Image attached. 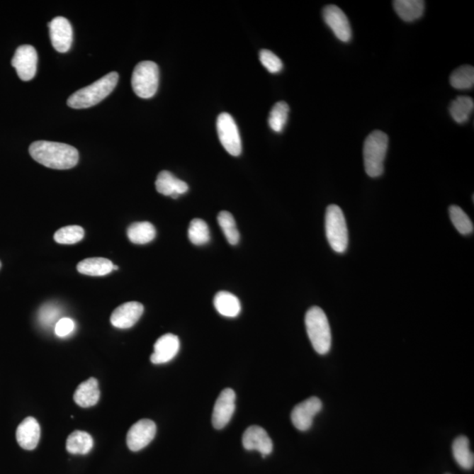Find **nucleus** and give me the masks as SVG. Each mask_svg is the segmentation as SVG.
<instances>
[{"mask_svg": "<svg viewBox=\"0 0 474 474\" xmlns=\"http://www.w3.org/2000/svg\"><path fill=\"white\" fill-rule=\"evenodd\" d=\"M215 310L225 317L234 318L240 314L242 307L240 300L233 293L220 291L216 293L214 299Z\"/></svg>", "mask_w": 474, "mask_h": 474, "instance_id": "nucleus-21", "label": "nucleus"}, {"mask_svg": "<svg viewBox=\"0 0 474 474\" xmlns=\"http://www.w3.org/2000/svg\"><path fill=\"white\" fill-rule=\"evenodd\" d=\"M75 329V322L71 318H61L55 326V333L60 337H65L71 335Z\"/></svg>", "mask_w": 474, "mask_h": 474, "instance_id": "nucleus-35", "label": "nucleus"}, {"mask_svg": "<svg viewBox=\"0 0 474 474\" xmlns=\"http://www.w3.org/2000/svg\"><path fill=\"white\" fill-rule=\"evenodd\" d=\"M1 266H2V264H1V261H0V269H1Z\"/></svg>", "mask_w": 474, "mask_h": 474, "instance_id": "nucleus-37", "label": "nucleus"}, {"mask_svg": "<svg viewBox=\"0 0 474 474\" xmlns=\"http://www.w3.org/2000/svg\"><path fill=\"white\" fill-rule=\"evenodd\" d=\"M218 133L220 143L231 156L238 157L242 153V140L236 121L230 113H222L218 116Z\"/></svg>", "mask_w": 474, "mask_h": 474, "instance_id": "nucleus-7", "label": "nucleus"}, {"mask_svg": "<svg viewBox=\"0 0 474 474\" xmlns=\"http://www.w3.org/2000/svg\"><path fill=\"white\" fill-rule=\"evenodd\" d=\"M62 315L61 308L54 303L44 304L38 312V320L44 327L56 326Z\"/></svg>", "mask_w": 474, "mask_h": 474, "instance_id": "nucleus-33", "label": "nucleus"}, {"mask_svg": "<svg viewBox=\"0 0 474 474\" xmlns=\"http://www.w3.org/2000/svg\"><path fill=\"white\" fill-rule=\"evenodd\" d=\"M474 108L473 99L466 96H459L450 106V113L456 123H468Z\"/></svg>", "mask_w": 474, "mask_h": 474, "instance_id": "nucleus-26", "label": "nucleus"}, {"mask_svg": "<svg viewBox=\"0 0 474 474\" xmlns=\"http://www.w3.org/2000/svg\"><path fill=\"white\" fill-rule=\"evenodd\" d=\"M180 342L174 334H165L158 338L154 345V352L150 356V361L155 365H161L171 361L179 354Z\"/></svg>", "mask_w": 474, "mask_h": 474, "instance_id": "nucleus-16", "label": "nucleus"}, {"mask_svg": "<svg viewBox=\"0 0 474 474\" xmlns=\"http://www.w3.org/2000/svg\"><path fill=\"white\" fill-rule=\"evenodd\" d=\"M145 311V307L137 301H130L120 305L113 312L112 325L115 328L126 329L133 327L139 321Z\"/></svg>", "mask_w": 474, "mask_h": 474, "instance_id": "nucleus-15", "label": "nucleus"}, {"mask_svg": "<svg viewBox=\"0 0 474 474\" xmlns=\"http://www.w3.org/2000/svg\"><path fill=\"white\" fill-rule=\"evenodd\" d=\"M236 393L233 389L226 388L220 393L212 415V424L215 429H222L229 424L236 410Z\"/></svg>", "mask_w": 474, "mask_h": 474, "instance_id": "nucleus-8", "label": "nucleus"}, {"mask_svg": "<svg viewBox=\"0 0 474 474\" xmlns=\"http://www.w3.org/2000/svg\"><path fill=\"white\" fill-rule=\"evenodd\" d=\"M393 5L400 19L407 22L418 20L424 12L425 3L421 0H395Z\"/></svg>", "mask_w": 474, "mask_h": 474, "instance_id": "nucleus-22", "label": "nucleus"}, {"mask_svg": "<svg viewBox=\"0 0 474 474\" xmlns=\"http://www.w3.org/2000/svg\"><path fill=\"white\" fill-rule=\"evenodd\" d=\"M450 83L455 89H472L474 84V69L471 65H463L451 73Z\"/></svg>", "mask_w": 474, "mask_h": 474, "instance_id": "nucleus-27", "label": "nucleus"}, {"mask_svg": "<svg viewBox=\"0 0 474 474\" xmlns=\"http://www.w3.org/2000/svg\"><path fill=\"white\" fill-rule=\"evenodd\" d=\"M47 26L54 49L60 53L67 52L71 49L73 40V30L69 21L60 16L55 18Z\"/></svg>", "mask_w": 474, "mask_h": 474, "instance_id": "nucleus-13", "label": "nucleus"}, {"mask_svg": "<svg viewBox=\"0 0 474 474\" xmlns=\"http://www.w3.org/2000/svg\"><path fill=\"white\" fill-rule=\"evenodd\" d=\"M99 397H101V391H99L98 380L95 378H90L79 385L73 399L79 406L90 407L96 405Z\"/></svg>", "mask_w": 474, "mask_h": 474, "instance_id": "nucleus-19", "label": "nucleus"}, {"mask_svg": "<svg viewBox=\"0 0 474 474\" xmlns=\"http://www.w3.org/2000/svg\"><path fill=\"white\" fill-rule=\"evenodd\" d=\"M156 188L163 196L177 198L186 193L189 190V186L183 180L175 177L171 172L163 171L157 176Z\"/></svg>", "mask_w": 474, "mask_h": 474, "instance_id": "nucleus-18", "label": "nucleus"}, {"mask_svg": "<svg viewBox=\"0 0 474 474\" xmlns=\"http://www.w3.org/2000/svg\"><path fill=\"white\" fill-rule=\"evenodd\" d=\"M323 20L341 42L348 43L351 39V28L346 14L339 7L327 6L322 12Z\"/></svg>", "mask_w": 474, "mask_h": 474, "instance_id": "nucleus-12", "label": "nucleus"}, {"mask_svg": "<svg viewBox=\"0 0 474 474\" xmlns=\"http://www.w3.org/2000/svg\"><path fill=\"white\" fill-rule=\"evenodd\" d=\"M450 218L456 230L462 235H470L473 232V224L469 216L458 205H451L449 208Z\"/></svg>", "mask_w": 474, "mask_h": 474, "instance_id": "nucleus-31", "label": "nucleus"}, {"mask_svg": "<svg viewBox=\"0 0 474 474\" xmlns=\"http://www.w3.org/2000/svg\"><path fill=\"white\" fill-rule=\"evenodd\" d=\"M77 269L79 273L87 276L101 277L112 273L113 264L104 257H91L81 261Z\"/></svg>", "mask_w": 474, "mask_h": 474, "instance_id": "nucleus-20", "label": "nucleus"}, {"mask_svg": "<svg viewBox=\"0 0 474 474\" xmlns=\"http://www.w3.org/2000/svg\"><path fill=\"white\" fill-rule=\"evenodd\" d=\"M94 447V439L87 432L76 431L66 441V449L72 454L86 455Z\"/></svg>", "mask_w": 474, "mask_h": 474, "instance_id": "nucleus-24", "label": "nucleus"}, {"mask_svg": "<svg viewBox=\"0 0 474 474\" xmlns=\"http://www.w3.org/2000/svg\"><path fill=\"white\" fill-rule=\"evenodd\" d=\"M289 106L285 101H279L271 108L269 120V126L274 132L281 133L288 123Z\"/></svg>", "mask_w": 474, "mask_h": 474, "instance_id": "nucleus-29", "label": "nucleus"}, {"mask_svg": "<svg viewBox=\"0 0 474 474\" xmlns=\"http://www.w3.org/2000/svg\"><path fill=\"white\" fill-rule=\"evenodd\" d=\"M157 426L149 419H142L132 426L127 435L128 447L132 451H139L148 446L155 439Z\"/></svg>", "mask_w": 474, "mask_h": 474, "instance_id": "nucleus-11", "label": "nucleus"}, {"mask_svg": "<svg viewBox=\"0 0 474 474\" xmlns=\"http://www.w3.org/2000/svg\"><path fill=\"white\" fill-rule=\"evenodd\" d=\"M218 220L227 241L231 245H237L240 240V234L238 232L233 215L230 212L222 211L219 213Z\"/></svg>", "mask_w": 474, "mask_h": 474, "instance_id": "nucleus-28", "label": "nucleus"}, {"mask_svg": "<svg viewBox=\"0 0 474 474\" xmlns=\"http://www.w3.org/2000/svg\"><path fill=\"white\" fill-rule=\"evenodd\" d=\"M242 446L247 451H257L263 458L273 453V443L269 435L259 426H251L242 436Z\"/></svg>", "mask_w": 474, "mask_h": 474, "instance_id": "nucleus-14", "label": "nucleus"}, {"mask_svg": "<svg viewBox=\"0 0 474 474\" xmlns=\"http://www.w3.org/2000/svg\"><path fill=\"white\" fill-rule=\"evenodd\" d=\"M40 437V427L34 417H28L21 422L16 431L18 444L25 450H35L38 446Z\"/></svg>", "mask_w": 474, "mask_h": 474, "instance_id": "nucleus-17", "label": "nucleus"}, {"mask_svg": "<svg viewBox=\"0 0 474 474\" xmlns=\"http://www.w3.org/2000/svg\"><path fill=\"white\" fill-rule=\"evenodd\" d=\"M84 231L80 226H66L54 235L55 241L60 244H75L83 240Z\"/></svg>", "mask_w": 474, "mask_h": 474, "instance_id": "nucleus-32", "label": "nucleus"}, {"mask_svg": "<svg viewBox=\"0 0 474 474\" xmlns=\"http://www.w3.org/2000/svg\"><path fill=\"white\" fill-rule=\"evenodd\" d=\"M38 56L34 47L22 45L18 47L12 60L19 78L23 81L34 79L38 71Z\"/></svg>", "mask_w": 474, "mask_h": 474, "instance_id": "nucleus-9", "label": "nucleus"}, {"mask_svg": "<svg viewBox=\"0 0 474 474\" xmlns=\"http://www.w3.org/2000/svg\"><path fill=\"white\" fill-rule=\"evenodd\" d=\"M29 153L39 164L56 170H67L79 163L78 149L65 143L38 141L29 147Z\"/></svg>", "mask_w": 474, "mask_h": 474, "instance_id": "nucleus-1", "label": "nucleus"}, {"mask_svg": "<svg viewBox=\"0 0 474 474\" xmlns=\"http://www.w3.org/2000/svg\"><path fill=\"white\" fill-rule=\"evenodd\" d=\"M322 409L321 400L311 397L298 404L292 411L291 420L293 426L300 431H307L313 425L314 418Z\"/></svg>", "mask_w": 474, "mask_h": 474, "instance_id": "nucleus-10", "label": "nucleus"}, {"mask_svg": "<svg viewBox=\"0 0 474 474\" xmlns=\"http://www.w3.org/2000/svg\"><path fill=\"white\" fill-rule=\"evenodd\" d=\"M308 338L314 350L320 355L328 354L332 348V330L325 311L319 307H311L305 317Z\"/></svg>", "mask_w": 474, "mask_h": 474, "instance_id": "nucleus-3", "label": "nucleus"}, {"mask_svg": "<svg viewBox=\"0 0 474 474\" xmlns=\"http://www.w3.org/2000/svg\"><path fill=\"white\" fill-rule=\"evenodd\" d=\"M128 237L135 244H146L156 237V229L149 222H135L128 227Z\"/></svg>", "mask_w": 474, "mask_h": 474, "instance_id": "nucleus-23", "label": "nucleus"}, {"mask_svg": "<svg viewBox=\"0 0 474 474\" xmlns=\"http://www.w3.org/2000/svg\"><path fill=\"white\" fill-rule=\"evenodd\" d=\"M326 236L333 251L344 253L349 244L346 220L342 209L337 205L327 208L325 215Z\"/></svg>", "mask_w": 474, "mask_h": 474, "instance_id": "nucleus-5", "label": "nucleus"}, {"mask_svg": "<svg viewBox=\"0 0 474 474\" xmlns=\"http://www.w3.org/2000/svg\"><path fill=\"white\" fill-rule=\"evenodd\" d=\"M118 269H119V267L116 266H115V264H113V270H118Z\"/></svg>", "mask_w": 474, "mask_h": 474, "instance_id": "nucleus-36", "label": "nucleus"}, {"mask_svg": "<svg viewBox=\"0 0 474 474\" xmlns=\"http://www.w3.org/2000/svg\"><path fill=\"white\" fill-rule=\"evenodd\" d=\"M388 148V137L380 130L373 131L363 143V164L367 175L378 178L383 174L384 162Z\"/></svg>", "mask_w": 474, "mask_h": 474, "instance_id": "nucleus-4", "label": "nucleus"}, {"mask_svg": "<svg viewBox=\"0 0 474 474\" xmlns=\"http://www.w3.org/2000/svg\"><path fill=\"white\" fill-rule=\"evenodd\" d=\"M189 240L194 245H204L210 241V231L207 222L201 219H194L188 229Z\"/></svg>", "mask_w": 474, "mask_h": 474, "instance_id": "nucleus-30", "label": "nucleus"}, {"mask_svg": "<svg viewBox=\"0 0 474 474\" xmlns=\"http://www.w3.org/2000/svg\"><path fill=\"white\" fill-rule=\"evenodd\" d=\"M132 87L135 94L142 98H149L156 94L159 84V69L156 62L143 61L135 66L132 75Z\"/></svg>", "mask_w": 474, "mask_h": 474, "instance_id": "nucleus-6", "label": "nucleus"}, {"mask_svg": "<svg viewBox=\"0 0 474 474\" xmlns=\"http://www.w3.org/2000/svg\"><path fill=\"white\" fill-rule=\"evenodd\" d=\"M453 453L456 462L462 468L470 470L474 465V456L469 447V440L465 436L457 437L453 444Z\"/></svg>", "mask_w": 474, "mask_h": 474, "instance_id": "nucleus-25", "label": "nucleus"}, {"mask_svg": "<svg viewBox=\"0 0 474 474\" xmlns=\"http://www.w3.org/2000/svg\"><path fill=\"white\" fill-rule=\"evenodd\" d=\"M259 60L264 67L271 73H278L282 71L283 62L276 55L268 50H262L259 53Z\"/></svg>", "mask_w": 474, "mask_h": 474, "instance_id": "nucleus-34", "label": "nucleus"}, {"mask_svg": "<svg viewBox=\"0 0 474 474\" xmlns=\"http://www.w3.org/2000/svg\"><path fill=\"white\" fill-rule=\"evenodd\" d=\"M118 73H108L90 86L84 87L73 94L68 98V106L72 108L83 109L98 104L112 93L118 83Z\"/></svg>", "mask_w": 474, "mask_h": 474, "instance_id": "nucleus-2", "label": "nucleus"}]
</instances>
